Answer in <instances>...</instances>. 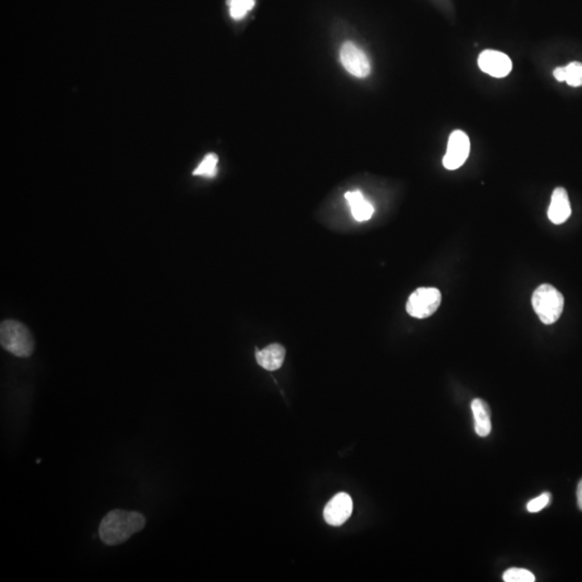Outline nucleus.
<instances>
[{"mask_svg": "<svg viewBox=\"0 0 582 582\" xmlns=\"http://www.w3.org/2000/svg\"><path fill=\"white\" fill-rule=\"evenodd\" d=\"M0 343L16 357L26 358L34 352V340L25 324L8 320L0 326Z\"/></svg>", "mask_w": 582, "mask_h": 582, "instance_id": "f03ea898", "label": "nucleus"}, {"mask_svg": "<svg viewBox=\"0 0 582 582\" xmlns=\"http://www.w3.org/2000/svg\"><path fill=\"white\" fill-rule=\"evenodd\" d=\"M551 498H552V496H551L550 493H543L538 498L529 500L526 506L527 511L532 513L539 512L550 504Z\"/></svg>", "mask_w": 582, "mask_h": 582, "instance_id": "f3484780", "label": "nucleus"}, {"mask_svg": "<svg viewBox=\"0 0 582 582\" xmlns=\"http://www.w3.org/2000/svg\"><path fill=\"white\" fill-rule=\"evenodd\" d=\"M230 15L232 19L242 20L255 7V0H228Z\"/></svg>", "mask_w": 582, "mask_h": 582, "instance_id": "4468645a", "label": "nucleus"}, {"mask_svg": "<svg viewBox=\"0 0 582 582\" xmlns=\"http://www.w3.org/2000/svg\"><path fill=\"white\" fill-rule=\"evenodd\" d=\"M472 411L474 417V429L479 437H488L492 431L491 423V410L488 403L482 399H474L472 403Z\"/></svg>", "mask_w": 582, "mask_h": 582, "instance_id": "9d476101", "label": "nucleus"}, {"mask_svg": "<svg viewBox=\"0 0 582 582\" xmlns=\"http://www.w3.org/2000/svg\"><path fill=\"white\" fill-rule=\"evenodd\" d=\"M341 62L344 68L357 78H366L371 72L370 62L362 49L348 42L341 48Z\"/></svg>", "mask_w": 582, "mask_h": 582, "instance_id": "39448f33", "label": "nucleus"}, {"mask_svg": "<svg viewBox=\"0 0 582 582\" xmlns=\"http://www.w3.org/2000/svg\"><path fill=\"white\" fill-rule=\"evenodd\" d=\"M286 350L279 344H271L255 354L257 362L267 371H275L281 368L285 359Z\"/></svg>", "mask_w": 582, "mask_h": 582, "instance_id": "9b49d317", "label": "nucleus"}, {"mask_svg": "<svg viewBox=\"0 0 582 582\" xmlns=\"http://www.w3.org/2000/svg\"><path fill=\"white\" fill-rule=\"evenodd\" d=\"M441 304V293L437 288L422 287L410 296L407 312L415 318L431 317Z\"/></svg>", "mask_w": 582, "mask_h": 582, "instance_id": "20e7f679", "label": "nucleus"}, {"mask_svg": "<svg viewBox=\"0 0 582 582\" xmlns=\"http://www.w3.org/2000/svg\"><path fill=\"white\" fill-rule=\"evenodd\" d=\"M146 519L136 511L115 509L107 513L99 524V537L108 545H117L131 538L145 527Z\"/></svg>", "mask_w": 582, "mask_h": 582, "instance_id": "f257e3e1", "label": "nucleus"}, {"mask_svg": "<svg viewBox=\"0 0 582 582\" xmlns=\"http://www.w3.org/2000/svg\"><path fill=\"white\" fill-rule=\"evenodd\" d=\"M470 152V141L465 132L454 131L450 135L447 153L443 158L444 167L450 170H457L465 163Z\"/></svg>", "mask_w": 582, "mask_h": 582, "instance_id": "423d86ee", "label": "nucleus"}, {"mask_svg": "<svg viewBox=\"0 0 582 582\" xmlns=\"http://www.w3.org/2000/svg\"><path fill=\"white\" fill-rule=\"evenodd\" d=\"M352 512L353 500L350 495L340 493L324 507V521L332 526H340L348 520Z\"/></svg>", "mask_w": 582, "mask_h": 582, "instance_id": "6e6552de", "label": "nucleus"}, {"mask_svg": "<svg viewBox=\"0 0 582 582\" xmlns=\"http://www.w3.org/2000/svg\"><path fill=\"white\" fill-rule=\"evenodd\" d=\"M571 208L567 190L559 186L553 191L551 196L550 206L548 210V217L555 224H562L571 217Z\"/></svg>", "mask_w": 582, "mask_h": 582, "instance_id": "1a4fd4ad", "label": "nucleus"}, {"mask_svg": "<svg viewBox=\"0 0 582 582\" xmlns=\"http://www.w3.org/2000/svg\"><path fill=\"white\" fill-rule=\"evenodd\" d=\"M577 500H578V507H579L580 510L582 511V479H581V480H580L579 483H578Z\"/></svg>", "mask_w": 582, "mask_h": 582, "instance_id": "6ab92c4d", "label": "nucleus"}, {"mask_svg": "<svg viewBox=\"0 0 582 582\" xmlns=\"http://www.w3.org/2000/svg\"><path fill=\"white\" fill-rule=\"evenodd\" d=\"M553 76H555V78L557 79V81H559V82L565 80V70H564V67H557V68H555V72H553Z\"/></svg>", "mask_w": 582, "mask_h": 582, "instance_id": "a211bd4d", "label": "nucleus"}, {"mask_svg": "<svg viewBox=\"0 0 582 582\" xmlns=\"http://www.w3.org/2000/svg\"><path fill=\"white\" fill-rule=\"evenodd\" d=\"M217 164L218 157L215 153H208L201 162L200 165L194 170V176H203L206 178H214L217 175Z\"/></svg>", "mask_w": 582, "mask_h": 582, "instance_id": "ddd939ff", "label": "nucleus"}, {"mask_svg": "<svg viewBox=\"0 0 582 582\" xmlns=\"http://www.w3.org/2000/svg\"><path fill=\"white\" fill-rule=\"evenodd\" d=\"M478 64L482 72L495 78H504L512 70L510 58L500 51H483L479 56Z\"/></svg>", "mask_w": 582, "mask_h": 582, "instance_id": "0eeeda50", "label": "nucleus"}, {"mask_svg": "<svg viewBox=\"0 0 582 582\" xmlns=\"http://www.w3.org/2000/svg\"><path fill=\"white\" fill-rule=\"evenodd\" d=\"M533 309L543 324H552L561 317L564 309V297L550 284L539 286L532 297Z\"/></svg>", "mask_w": 582, "mask_h": 582, "instance_id": "7ed1b4c3", "label": "nucleus"}, {"mask_svg": "<svg viewBox=\"0 0 582 582\" xmlns=\"http://www.w3.org/2000/svg\"><path fill=\"white\" fill-rule=\"evenodd\" d=\"M565 70V82L577 88L582 85V63L573 62L564 67Z\"/></svg>", "mask_w": 582, "mask_h": 582, "instance_id": "2eb2a0df", "label": "nucleus"}, {"mask_svg": "<svg viewBox=\"0 0 582 582\" xmlns=\"http://www.w3.org/2000/svg\"><path fill=\"white\" fill-rule=\"evenodd\" d=\"M502 579L506 582H535L534 574L525 569H510L505 571Z\"/></svg>", "mask_w": 582, "mask_h": 582, "instance_id": "dca6fc26", "label": "nucleus"}, {"mask_svg": "<svg viewBox=\"0 0 582 582\" xmlns=\"http://www.w3.org/2000/svg\"><path fill=\"white\" fill-rule=\"evenodd\" d=\"M346 198L350 206V210H352V215L355 220L362 222V221L369 220L372 217L374 208L369 201L364 198L362 192H348L346 194Z\"/></svg>", "mask_w": 582, "mask_h": 582, "instance_id": "f8f14e48", "label": "nucleus"}]
</instances>
